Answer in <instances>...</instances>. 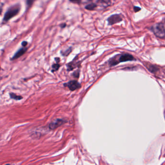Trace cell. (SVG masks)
Instances as JSON below:
<instances>
[{"instance_id": "obj_20", "label": "cell", "mask_w": 165, "mask_h": 165, "mask_svg": "<svg viewBox=\"0 0 165 165\" xmlns=\"http://www.w3.org/2000/svg\"><path fill=\"white\" fill-rule=\"evenodd\" d=\"M1 11H0V14H1Z\"/></svg>"}, {"instance_id": "obj_17", "label": "cell", "mask_w": 165, "mask_h": 165, "mask_svg": "<svg viewBox=\"0 0 165 165\" xmlns=\"http://www.w3.org/2000/svg\"><path fill=\"white\" fill-rule=\"evenodd\" d=\"M134 11H135V12H137L139 11V10H141V8H139V7L135 6V7H134Z\"/></svg>"}, {"instance_id": "obj_10", "label": "cell", "mask_w": 165, "mask_h": 165, "mask_svg": "<svg viewBox=\"0 0 165 165\" xmlns=\"http://www.w3.org/2000/svg\"><path fill=\"white\" fill-rule=\"evenodd\" d=\"M72 50V47H70L69 48H68L64 52H61V54L63 55L64 56H67L71 53Z\"/></svg>"}, {"instance_id": "obj_5", "label": "cell", "mask_w": 165, "mask_h": 165, "mask_svg": "<svg viewBox=\"0 0 165 165\" xmlns=\"http://www.w3.org/2000/svg\"><path fill=\"white\" fill-rule=\"evenodd\" d=\"M122 20V18L120 15L118 14L113 15L110 16L108 19V21L109 25H112L114 24L119 23Z\"/></svg>"}, {"instance_id": "obj_4", "label": "cell", "mask_w": 165, "mask_h": 165, "mask_svg": "<svg viewBox=\"0 0 165 165\" xmlns=\"http://www.w3.org/2000/svg\"><path fill=\"white\" fill-rule=\"evenodd\" d=\"M65 87H67L71 91H75L81 87V85L76 80H72L64 84Z\"/></svg>"}, {"instance_id": "obj_7", "label": "cell", "mask_w": 165, "mask_h": 165, "mask_svg": "<svg viewBox=\"0 0 165 165\" xmlns=\"http://www.w3.org/2000/svg\"><path fill=\"white\" fill-rule=\"evenodd\" d=\"M27 50V48L24 47L23 48L20 49L15 54L14 56H13V57L12 58V60H14L17 59L18 58H19V57H20L21 56H22V55H23L25 53V52H26V51Z\"/></svg>"}, {"instance_id": "obj_16", "label": "cell", "mask_w": 165, "mask_h": 165, "mask_svg": "<svg viewBox=\"0 0 165 165\" xmlns=\"http://www.w3.org/2000/svg\"><path fill=\"white\" fill-rule=\"evenodd\" d=\"M72 3L74 4H80L81 0H69Z\"/></svg>"}, {"instance_id": "obj_11", "label": "cell", "mask_w": 165, "mask_h": 165, "mask_svg": "<svg viewBox=\"0 0 165 165\" xmlns=\"http://www.w3.org/2000/svg\"><path fill=\"white\" fill-rule=\"evenodd\" d=\"M60 67V65L59 64V63H56V64H54L52 66V72H56L58 70V69H59Z\"/></svg>"}, {"instance_id": "obj_19", "label": "cell", "mask_w": 165, "mask_h": 165, "mask_svg": "<svg viewBox=\"0 0 165 165\" xmlns=\"http://www.w3.org/2000/svg\"><path fill=\"white\" fill-rule=\"evenodd\" d=\"M55 61H56L57 63H59V62H60V58H55Z\"/></svg>"}, {"instance_id": "obj_15", "label": "cell", "mask_w": 165, "mask_h": 165, "mask_svg": "<svg viewBox=\"0 0 165 165\" xmlns=\"http://www.w3.org/2000/svg\"><path fill=\"white\" fill-rule=\"evenodd\" d=\"M79 75H80V71H75L73 73V76L75 78H78L79 77Z\"/></svg>"}, {"instance_id": "obj_22", "label": "cell", "mask_w": 165, "mask_h": 165, "mask_svg": "<svg viewBox=\"0 0 165 165\" xmlns=\"http://www.w3.org/2000/svg\"><path fill=\"white\" fill-rule=\"evenodd\" d=\"M0 70H1V67H0Z\"/></svg>"}, {"instance_id": "obj_8", "label": "cell", "mask_w": 165, "mask_h": 165, "mask_svg": "<svg viewBox=\"0 0 165 165\" xmlns=\"http://www.w3.org/2000/svg\"><path fill=\"white\" fill-rule=\"evenodd\" d=\"M78 64L77 62H74V60H73L71 62L67 64V71H71L73 69H75L77 66V64Z\"/></svg>"}, {"instance_id": "obj_18", "label": "cell", "mask_w": 165, "mask_h": 165, "mask_svg": "<svg viewBox=\"0 0 165 165\" xmlns=\"http://www.w3.org/2000/svg\"><path fill=\"white\" fill-rule=\"evenodd\" d=\"M27 44H28V43L26 41H23L22 43V46H24V47H25L27 45Z\"/></svg>"}, {"instance_id": "obj_9", "label": "cell", "mask_w": 165, "mask_h": 165, "mask_svg": "<svg viewBox=\"0 0 165 165\" xmlns=\"http://www.w3.org/2000/svg\"><path fill=\"white\" fill-rule=\"evenodd\" d=\"M10 96L11 97V98L14 99L15 100L17 101H19L20 100L22 99V97L20 96H18L17 95H16L14 93H10Z\"/></svg>"}, {"instance_id": "obj_3", "label": "cell", "mask_w": 165, "mask_h": 165, "mask_svg": "<svg viewBox=\"0 0 165 165\" xmlns=\"http://www.w3.org/2000/svg\"><path fill=\"white\" fill-rule=\"evenodd\" d=\"M151 30L156 36L164 39L165 37V24L164 23L156 24L151 28Z\"/></svg>"}, {"instance_id": "obj_1", "label": "cell", "mask_w": 165, "mask_h": 165, "mask_svg": "<svg viewBox=\"0 0 165 165\" xmlns=\"http://www.w3.org/2000/svg\"><path fill=\"white\" fill-rule=\"evenodd\" d=\"M135 59L132 55L128 53L116 55L109 60V64L110 66L112 67L121 62H127L129 61L135 60Z\"/></svg>"}, {"instance_id": "obj_2", "label": "cell", "mask_w": 165, "mask_h": 165, "mask_svg": "<svg viewBox=\"0 0 165 165\" xmlns=\"http://www.w3.org/2000/svg\"><path fill=\"white\" fill-rule=\"evenodd\" d=\"M20 6L19 5H15L14 6L10 7L6 11L4 17V21L7 22L10 19L14 18L16 16L19 14L20 11Z\"/></svg>"}, {"instance_id": "obj_21", "label": "cell", "mask_w": 165, "mask_h": 165, "mask_svg": "<svg viewBox=\"0 0 165 165\" xmlns=\"http://www.w3.org/2000/svg\"><path fill=\"white\" fill-rule=\"evenodd\" d=\"M10 165L9 164H7V165Z\"/></svg>"}, {"instance_id": "obj_6", "label": "cell", "mask_w": 165, "mask_h": 165, "mask_svg": "<svg viewBox=\"0 0 165 165\" xmlns=\"http://www.w3.org/2000/svg\"><path fill=\"white\" fill-rule=\"evenodd\" d=\"M66 122V121L63 119H57L56 120L49 124V128L50 129H54L61 126L62 124H65Z\"/></svg>"}, {"instance_id": "obj_14", "label": "cell", "mask_w": 165, "mask_h": 165, "mask_svg": "<svg viewBox=\"0 0 165 165\" xmlns=\"http://www.w3.org/2000/svg\"><path fill=\"white\" fill-rule=\"evenodd\" d=\"M34 1L35 0H27V5H28L29 7H30L32 6V5H33Z\"/></svg>"}, {"instance_id": "obj_13", "label": "cell", "mask_w": 165, "mask_h": 165, "mask_svg": "<svg viewBox=\"0 0 165 165\" xmlns=\"http://www.w3.org/2000/svg\"><path fill=\"white\" fill-rule=\"evenodd\" d=\"M148 69L151 72V73H155L156 72L157 70H158V69L156 67H155V66L154 65H151L150 66H149V67L148 68Z\"/></svg>"}, {"instance_id": "obj_12", "label": "cell", "mask_w": 165, "mask_h": 165, "mask_svg": "<svg viewBox=\"0 0 165 165\" xmlns=\"http://www.w3.org/2000/svg\"><path fill=\"white\" fill-rule=\"evenodd\" d=\"M95 7H96V5L94 4H91L87 5V6H86L85 8L88 9L89 10H93L95 8Z\"/></svg>"}]
</instances>
